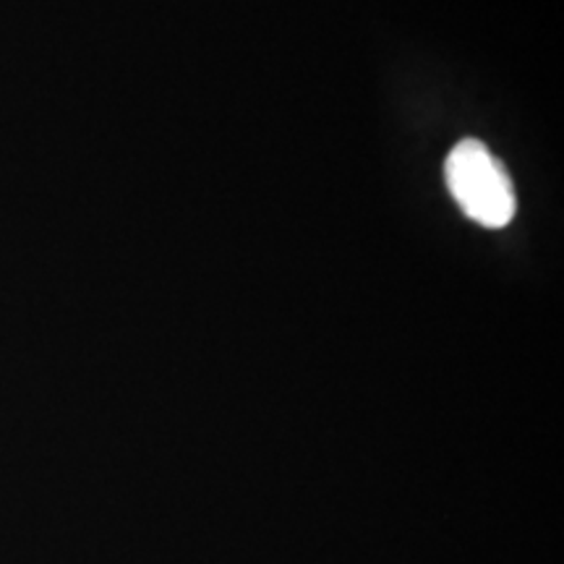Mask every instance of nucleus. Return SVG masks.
<instances>
[{"mask_svg":"<svg viewBox=\"0 0 564 564\" xmlns=\"http://www.w3.org/2000/svg\"><path fill=\"white\" fill-rule=\"evenodd\" d=\"M449 194L465 217L484 228H505L518 212L507 171L478 139H463L444 162Z\"/></svg>","mask_w":564,"mask_h":564,"instance_id":"nucleus-1","label":"nucleus"}]
</instances>
